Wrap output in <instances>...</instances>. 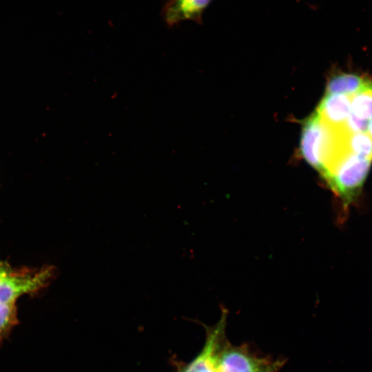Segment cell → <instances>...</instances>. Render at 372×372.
Wrapping results in <instances>:
<instances>
[{"label": "cell", "mask_w": 372, "mask_h": 372, "mask_svg": "<svg viewBox=\"0 0 372 372\" xmlns=\"http://www.w3.org/2000/svg\"><path fill=\"white\" fill-rule=\"evenodd\" d=\"M10 271V269L5 263L0 261V278L7 275Z\"/></svg>", "instance_id": "obj_13"}, {"label": "cell", "mask_w": 372, "mask_h": 372, "mask_svg": "<svg viewBox=\"0 0 372 372\" xmlns=\"http://www.w3.org/2000/svg\"><path fill=\"white\" fill-rule=\"evenodd\" d=\"M225 318L211 330L198 355L182 372H219L218 358L223 346Z\"/></svg>", "instance_id": "obj_5"}, {"label": "cell", "mask_w": 372, "mask_h": 372, "mask_svg": "<svg viewBox=\"0 0 372 372\" xmlns=\"http://www.w3.org/2000/svg\"><path fill=\"white\" fill-rule=\"evenodd\" d=\"M372 159L353 153L339 162L326 180L344 203L357 196L369 174Z\"/></svg>", "instance_id": "obj_1"}, {"label": "cell", "mask_w": 372, "mask_h": 372, "mask_svg": "<svg viewBox=\"0 0 372 372\" xmlns=\"http://www.w3.org/2000/svg\"><path fill=\"white\" fill-rule=\"evenodd\" d=\"M367 132L369 134V136L372 138V118L369 121Z\"/></svg>", "instance_id": "obj_14"}, {"label": "cell", "mask_w": 372, "mask_h": 372, "mask_svg": "<svg viewBox=\"0 0 372 372\" xmlns=\"http://www.w3.org/2000/svg\"><path fill=\"white\" fill-rule=\"evenodd\" d=\"M17 323L15 302L0 303V339Z\"/></svg>", "instance_id": "obj_11"}, {"label": "cell", "mask_w": 372, "mask_h": 372, "mask_svg": "<svg viewBox=\"0 0 372 372\" xmlns=\"http://www.w3.org/2000/svg\"><path fill=\"white\" fill-rule=\"evenodd\" d=\"M351 112L359 118H372V81L365 80L361 88L351 96Z\"/></svg>", "instance_id": "obj_9"}, {"label": "cell", "mask_w": 372, "mask_h": 372, "mask_svg": "<svg viewBox=\"0 0 372 372\" xmlns=\"http://www.w3.org/2000/svg\"><path fill=\"white\" fill-rule=\"evenodd\" d=\"M365 80L354 74H340L328 82L327 94H344L351 96L363 85Z\"/></svg>", "instance_id": "obj_8"}, {"label": "cell", "mask_w": 372, "mask_h": 372, "mask_svg": "<svg viewBox=\"0 0 372 372\" xmlns=\"http://www.w3.org/2000/svg\"><path fill=\"white\" fill-rule=\"evenodd\" d=\"M322 118L334 125L345 123L351 113V97L338 94H327L318 107Z\"/></svg>", "instance_id": "obj_7"}, {"label": "cell", "mask_w": 372, "mask_h": 372, "mask_svg": "<svg viewBox=\"0 0 372 372\" xmlns=\"http://www.w3.org/2000/svg\"><path fill=\"white\" fill-rule=\"evenodd\" d=\"M54 274L52 267L34 272L12 273L0 278V303L15 302L21 296L34 293L44 287Z\"/></svg>", "instance_id": "obj_3"}, {"label": "cell", "mask_w": 372, "mask_h": 372, "mask_svg": "<svg viewBox=\"0 0 372 372\" xmlns=\"http://www.w3.org/2000/svg\"><path fill=\"white\" fill-rule=\"evenodd\" d=\"M211 0H167L162 7L161 15L168 27H173L184 21L203 23V14Z\"/></svg>", "instance_id": "obj_6"}, {"label": "cell", "mask_w": 372, "mask_h": 372, "mask_svg": "<svg viewBox=\"0 0 372 372\" xmlns=\"http://www.w3.org/2000/svg\"><path fill=\"white\" fill-rule=\"evenodd\" d=\"M280 362L259 358L241 347L223 345L218 358L219 372H276Z\"/></svg>", "instance_id": "obj_4"}, {"label": "cell", "mask_w": 372, "mask_h": 372, "mask_svg": "<svg viewBox=\"0 0 372 372\" xmlns=\"http://www.w3.org/2000/svg\"><path fill=\"white\" fill-rule=\"evenodd\" d=\"M369 120L358 117L352 112L345 121L347 128L353 133H366L368 130Z\"/></svg>", "instance_id": "obj_12"}, {"label": "cell", "mask_w": 372, "mask_h": 372, "mask_svg": "<svg viewBox=\"0 0 372 372\" xmlns=\"http://www.w3.org/2000/svg\"><path fill=\"white\" fill-rule=\"evenodd\" d=\"M351 153L372 159V138L366 133H353L349 138Z\"/></svg>", "instance_id": "obj_10"}, {"label": "cell", "mask_w": 372, "mask_h": 372, "mask_svg": "<svg viewBox=\"0 0 372 372\" xmlns=\"http://www.w3.org/2000/svg\"><path fill=\"white\" fill-rule=\"evenodd\" d=\"M331 134L318 112L304 123L300 139V152L313 167L324 172L329 160Z\"/></svg>", "instance_id": "obj_2"}]
</instances>
